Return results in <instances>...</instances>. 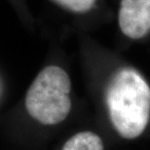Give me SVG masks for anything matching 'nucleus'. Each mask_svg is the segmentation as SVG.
<instances>
[{
    "mask_svg": "<svg viewBox=\"0 0 150 150\" xmlns=\"http://www.w3.org/2000/svg\"><path fill=\"white\" fill-rule=\"evenodd\" d=\"M110 121L120 137L134 139L143 134L150 119V86L132 67L117 70L105 92Z\"/></svg>",
    "mask_w": 150,
    "mask_h": 150,
    "instance_id": "nucleus-1",
    "label": "nucleus"
},
{
    "mask_svg": "<svg viewBox=\"0 0 150 150\" xmlns=\"http://www.w3.org/2000/svg\"><path fill=\"white\" fill-rule=\"evenodd\" d=\"M70 90L69 76L62 68L56 65L47 67L29 87L25 108L41 124H59L70 112Z\"/></svg>",
    "mask_w": 150,
    "mask_h": 150,
    "instance_id": "nucleus-2",
    "label": "nucleus"
},
{
    "mask_svg": "<svg viewBox=\"0 0 150 150\" xmlns=\"http://www.w3.org/2000/svg\"><path fill=\"white\" fill-rule=\"evenodd\" d=\"M118 22L127 37H144L150 31V0H122Z\"/></svg>",
    "mask_w": 150,
    "mask_h": 150,
    "instance_id": "nucleus-3",
    "label": "nucleus"
},
{
    "mask_svg": "<svg viewBox=\"0 0 150 150\" xmlns=\"http://www.w3.org/2000/svg\"><path fill=\"white\" fill-rule=\"evenodd\" d=\"M62 150H104L103 142L93 132L75 134L64 143Z\"/></svg>",
    "mask_w": 150,
    "mask_h": 150,
    "instance_id": "nucleus-4",
    "label": "nucleus"
},
{
    "mask_svg": "<svg viewBox=\"0 0 150 150\" xmlns=\"http://www.w3.org/2000/svg\"><path fill=\"white\" fill-rule=\"evenodd\" d=\"M54 1L64 8L76 13H85L90 11L96 3V0H54Z\"/></svg>",
    "mask_w": 150,
    "mask_h": 150,
    "instance_id": "nucleus-5",
    "label": "nucleus"
}]
</instances>
